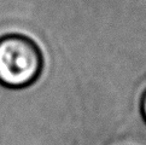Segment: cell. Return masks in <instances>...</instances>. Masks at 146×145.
<instances>
[{
  "label": "cell",
  "instance_id": "obj_2",
  "mask_svg": "<svg viewBox=\"0 0 146 145\" xmlns=\"http://www.w3.org/2000/svg\"><path fill=\"white\" fill-rule=\"evenodd\" d=\"M140 109H141V115H143L144 120H145V122H146V91L144 92V94H143V97H141Z\"/></svg>",
  "mask_w": 146,
  "mask_h": 145
},
{
  "label": "cell",
  "instance_id": "obj_1",
  "mask_svg": "<svg viewBox=\"0 0 146 145\" xmlns=\"http://www.w3.org/2000/svg\"><path fill=\"white\" fill-rule=\"evenodd\" d=\"M44 67L41 50L23 34L0 36V85L24 88L38 80Z\"/></svg>",
  "mask_w": 146,
  "mask_h": 145
}]
</instances>
